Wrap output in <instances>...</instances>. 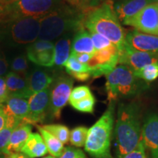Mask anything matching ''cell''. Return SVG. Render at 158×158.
<instances>
[{
  "instance_id": "cell-1",
  "label": "cell",
  "mask_w": 158,
  "mask_h": 158,
  "mask_svg": "<svg viewBox=\"0 0 158 158\" xmlns=\"http://www.w3.org/2000/svg\"><path fill=\"white\" fill-rule=\"evenodd\" d=\"M141 109L135 102L119 104L115 127L118 158L135 149L142 141Z\"/></svg>"
},
{
  "instance_id": "cell-2",
  "label": "cell",
  "mask_w": 158,
  "mask_h": 158,
  "mask_svg": "<svg viewBox=\"0 0 158 158\" xmlns=\"http://www.w3.org/2000/svg\"><path fill=\"white\" fill-rule=\"evenodd\" d=\"M86 13L78 7L65 4L41 18L38 39L51 41L68 33L76 32L84 27Z\"/></svg>"
},
{
  "instance_id": "cell-3",
  "label": "cell",
  "mask_w": 158,
  "mask_h": 158,
  "mask_svg": "<svg viewBox=\"0 0 158 158\" xmlns=\"http://www.w3.org/2000/svg\"><path fill=\"white\" fill-rule=\"evenodd\" d=\"M84 26L90 32L98 33L109 40L118 51L125 44L126 34L110 0L87 12Z\"/></svg>"
},
{
  "instance_id": "cell-4",
  "label": "cell",
  "mask_w": 158,
  "mask_h": 158,
  "mask_svg": "<svg viewBox=\"0 0 158 158\" xmlns=\"http://www.w3.org/2000/svg\"><path fill=\"white\" fill-rule=\"evenodd\" d=\"M115 102H109L107 110L89 129L84 148L93 158H112L110 141L114 122Z\"/></svg>"
},
{
  "instance_id": "cell-5",
  "label": "cell",
  "mask_w": 158,
  "mask_h": 158,
  "mask_svg": "<svg viewBox=\"0 0 158 158\" xmlns=\"http://www.w3.org/2000/svg\"><path fill=\"white\" fill-rule=\"evenodd\" d=\"M64 0H13L0 2V24L23 18H43L65 5Z\"/></svg>"
},
{
  "instance_id": "cell-6",
  "label": "cell",
  "mask_w": 158,
  "mask_h": 158,
  "mask_svg": "<svg viewBox=\"0 0 158 158\" xmlns=\"http://www.w3.org/2000/svg\"><path fill=\"white\" fill-rule=\"evenodd\" d=\"M106 89L109 102L118 98L137 95L147 87V84L135 76L131 69L120 64L106 75Z\"/></svg>"
},
{
  "instance_id": "cell-7",
  "label": "cell",
  "mask_w": 158,
  "mask_h": 158,
  "mask_svg": "<svg viewBox=\"0 0 158 158\" xmlns=\"http://www.w3.org/2000/svg\"><path fill=\"white\" fill-rule=\"evenodd\" d=\"M40 18H23L2 23L8 39L16 44L33 43L38 38L40 29Z\"/></svg>"
},
{
  "instance_id": "cell-8",
  "label": "cell",
  "mask_w": 158,
  "mask_h": 158,
  "mask_svg": "<svg viewBox=\"0 0 158 158\" xmlns=\"http://www.w3.org/2000/svg\"><path fill=\"white\" fill-rule=\"evenodd\" d=\"M73 86V79L66 75L55 76L49 86L50 103L49 113L51 117L59 118L62 108L68 104Z\"/></svg>"
},
{
  "instance_id": "cell-9",
  "label": "cell",
  "mask_w": 158,
  "mask_h": 158,
  "mask_svg": "<svg viewBox=\"0 0 158 158\" xmlns=\"http://www.w3.org/2000/svg\"><path fill=\"white\" fill-rule=\"evenodd\" d=\"M122 23L141 32L158 36V3L149 4Z\"/></svg>"
},
{
  "instance_id": "cell-10",
  "label": "cell",
  "mask_w": 158,
  "mask_h": 158,
  "mask_svg": "<svg viewBox=\"0 0 158 158\" xmlns=\"http://www.w3.org/2000/svg\"><path fill=\"white\" fill-rule=\"evenodd\" d=\"M118 63V51L115 45L98 51L87 63L91 76L98 78L111 72Z\"/></svg>"
},
{
  "instance_id": "cell-11",
  "label": "cell",
  "mask_w": 158,
  "mask_h": 158,
  "mask_svg": "<svg viewBox=\"0 0 158 158\" xmlns=\"http://www.w3.org/2000/svg\"><path fill=\"white\" fill-rule=\"evenodd\" d=\"M152 63H158V54L134 50L126 43L118 51V64L125 65L133 72Z\"/></svg>"
},
{
  "instance_id": "cell-12",
  "label": "cell",
  "mask_w": 158,
  "mask_h": 158,
  "mask_svg": "<svg viewBox=\"0 0 158 158\" xmlns=\"http://www.w3.org/2000/svg\"><path fill=\"white\" fill-rule=\"evenodd\" d=\"M54 46L51 41L37 40L27 48V56L39 66L52 67L54 64Z\"/></svg>"
},
{
  "instance_id": "cell-13",
  "label": "cell",
  "mask_w": 158,
  "mask_h": 158,
  "mask_svg": "<svg viewBox=\"0 0 158 158\" xmlns=\"http://www.w3.org/2000/svg\"><path fill=\"white\" fill-rule=\"evenodd\" d=\"M29 116L27 123L37 124L44 122L49 111L50 103V89L47 88L43 91L32 94L29 98Z\"/></svg>"
},
{
  "instance_id": "cell-14",
  "label": "cell",
  "mask_w": 158,
  "mask_h": 158,
  "mask_svg": "<svg viewBox=\"0 0 158 158\" xmlns=\"http://www.w3.org/2000/svg\"><path fill=\"white\" fill-rule=\"evenodd\" d=\"M125 43L134 50L158 54V36L156 35L130 31L125 35Z\"/></svg>"
},
{
  "instance_id": "cell-15",
  "label": "cell",
  "mask_w": 158,
  "mask_h": 158,
  "mask_svg": "<svg viewBox=\"0 0 158 158\" xmlns=\"http://www.w3.org/2000/svg\"><path fill=\"white\" fill-rule=\"evenodd\" d=\"M142 140L152 158H158V116L150 114L145 118L142 127Z\"/></svg>"
},
{
  "instance_id": "cell-16",
  "label": "cell",
  "mask_w": 158,
  "mask_h": 158,
  "mask_svg": "<svg viewBox=\"0 0 158 158\" xmlns=\"http://www.w3.org/2000/svg\"><path fill=\"white\" fill-rule=\"evenodd\" d=\"M3 107L6 115L15 118L21 123H27L29 108L27 99L17 96H9L3 104Z\"/></svg>"
},
{
  "instance_id": "cell-17",
  "label": "cell",
  "mask_w": 158,
  "mask_h": 158,
  "mask_svg": "<svg viewBox=\"0 0 158 158\" xmlns=\"http://www.w3.org/2000/svg\"><path fill=\"white\" fill-rule=\"evenodd\" d=\"M151 3L153 2L150 0H124L114 4L113 7L118 19L123 23L126 19L133 17Z\"/></svg>"
},
{
  "instance_id": "cell-18",
  "label": "cell",
  "mask_w": 158,
  "mask_h": 158,
  "mask_svg": "<svg viewBox=\"0 0 158 158\" xmlns=\"http://www.w3.org/2000/svg\"><path fill=\"white\" fill-rule=\"evenodd\" d=\"M31 133V124L24 123V122L19 124L11 134L9 143L7 147V151H6V155L21 152V149Z\"/></svg>"
},
{
  "instance_id": "cell-19",
  "label": "cell",
  "mask_w": 158,
  "mask_h": 158,
  "mask_svg": "<svg viewBox=\"0 0 158 158\" xmlns=\"http://www.w3.org/2000/svg\"><path fill=\"white\" fill-rule=\"evenodd\" d=\"M5 82L9 96H17L25 99H29L31 96L25 77L10 72L6 76Z\"/></svg>"
},
{
  "instance_id": "cell-20",
  "label": "cell",
  "mask_w": 158,
  "mask_h": 158,
  "mask_svg": "<svg viewBox=\"0 0 158 158\" xmlns=\"http://www.w3.org/2000/svg\"><path fill=\"white\" fill-rule=\"evenodd\" d=\"M54 78L46 71L40 69H36L30 74H27L26 79L31 95L48 88L54 81Z\"/></svg>"
},
{
  "instance_id": "cell-21",
  "label": "cell",
  "mask_w": 158,
  "mask_h": 158,
  "mask_svg": "<svg viewBox=\"0 0 158 158\" xmlns=\"http://www.w3.org/2000/svg\"><path fill=\"white\" fill-rule=\"evenodd\" d=\"M95 52L89 31L84 27L76 31L72 42V53L94 54Z\"/></svg>"
},
{
  "instance_id": "cell-22",
  "label": "cell",
  "mask_w": 158,
  "mask_h": 158,
  "mask_svg": "<svg viewBox=\"0 0 158 158\" xmlns=\"http://www.w3.org/2000/svg\"><path fill=\"white\" fill-rule=\"evenodd\" d=\"M21 152L29 158L43 157L48 152L42 136L39 133H31L23 146Z\"/></svg>"
},
{
  "instance_id": "cell-23",
  "label": "cell",
  "mask_w": 158,
  "mask_h": 158,
  "mask_svg": "<svg viewBox=\"0 0 158 158\" xmlns=\"http://www.w3.org/2000/svg\"><path fill=\"white\" fill-rule=\"evenodd\" d=\"M71 33L62 36L56 43L54 46V64L56 67L64 66L70 57L71 43Z\"/></svg>"
},
{
  "instance_id": "cell-24",
  "label": "cell",
  "mask_w": 158,
  "mask_h": 158,
  "mask_svg": "<svg viewBox=\"0 0 158 158\" xmlns=\"http://www.w3.org/2000/svg\"><path fill=\"white\" fill-rule=\"evenodd\" d=\"M37 127L41 134L45 145H46L48 152L53 157H60L64 150V144L59 141L58 138H56L54 135H53L52 134L45 130L44 128H43L42 126L37 125Z\"/></svg>"
},
{
  "instance_id": "cell-25",
  "label": "cell",
  "mask_w": 158,
  "mask_h": 158,
  "mask_svg": "<svg viewBox=\"0 0 158 158\" xmlns=\"http://www.w3.org/2000/svg\"><path fill=\"white\" fill-rule=\"evenodd\" d=\"M7 120L5 127L0 131V155L3 154L6 155V151L8 145L11 134L15 127L21 122L18 121L12 116H7Z\"/></svg>"
},
{
  "instance_id": "cell-26",
  "label": "cell",
  "mask_w": 158,
  "mask_h": 158,
  "mask_svg": "<svg viewBox=\"0 0 158 158\" xmlns=\"http://www.w3.org/2000/svg\"><path fill=\"white\" fill-rule=\"evenodd\" d=\"M42 127L58 138L63 144L67 143L70 140V132L68 127L65 125L59 124H46L42 126Z\"/></svg>"
},
{
  "instance_id": "cell-27",
  "label": "cell",
  "mask_w": 158,
  "mask_h": 158,
  "mask_svg": "<svg viewBox=\"0 0 158 158\" xmlns=\"http://www.w3.org/2000/svg\"><path fill=\"white\" fill-rule=\"evenodd\" d=\"M134 74L146 82L153 81L158 78V63L146 65L143 68L134 72Z\"/></svg>"
},
{
  "instance_id": "cell-28",
  "label": "cell",
  "mask_w": 158,
  "mask_h": 158,
  "mask_svg": "<svg viewBox=\"0 0 158 158\" xmlns=\"http://www.w3.org/2000/svg\"><path fill=\"white\" fill-rule=\"evenodd\" d=\"M88 128L84 126L75 127L70 133V141L76 147H84L88 135Z\"/></svg>"
},
{
  "instance_id": "cell-29",
  "label": "cell",
  "mask_w": 158,
  "mask_h": 158,
  "mask_svg": "<svg viewBox=\"0 0 158 158\" xmlns=\"http://www.w3.org/2000/svg\"><path fill=\"white\" fill-rule=\"evenodd\" d=\"M64 66L65 67V69H66L67 73L68 74L89 72V69L87 64L79 62L72 54H71Z\"/></svg>"
},
{
  "instance_id": "cell-30",
  "label": "cell",
  "mask_w": 158,
  "mask_h": 158,
  "mask_svg": "<svg viewBox=\"0 0 158 158\" xmlns=\"http://www.w3.org/2000/svg\"><path fill=\"white\" fill-rule=\"evenodd\" d=\"M73 108L83 113L92 114L94 112V105H95V99L94 95L83 99L79 101L70 103Z\"/></svg>"
},
{
  "instance_id": "cell-31",
  "label": "cell",
  "mask_w": 158,
  "mask_h": 158,
  "mask_svg": "<svg viewBox=\"0 0 158 158\" xmlns=\"http://www.w3.org/2000/svg\"><path fill=\"white\" fill-rule=\"evenodd\" d=\"M12 70L23 77H27L28 70V62L24 55L16 56L11 62Z\"/></svg>"
},
{
  "instance_id": "cell-32",
  "label": "cell",
  "mask_w": 158,
  "mask_h": 158,
  "mask_svg": "<svg viewBox=\"0 0 158 158\" xmlns=\"http://www.w3.org/2000/svg\"><path fill=\"white\" fill-rule=\"evenodd\" d=\"M92 92L90 89L87 86H79L74 88L71 92L70 98H69V102L73 103V102L79 101L83 99H85L89 97L92 96Z\"/></svg>"
},
{
  "instance_id": "cell-33",
  "label": "cell",
  "mask_w": 158,
  "mask_h": 158,
  "mask_svg": "<svg viewBox=\"0 0 158 158\" xmlns=\"http://www.w3.org/2000/svg\"><path fill=\"white\" fill-rule=\"evenodd\" d=\"M90 34L91 37H92V42H93V45L94 49H95V51L109 48V47L112 46V45H114L109 40H108L106 37H105L101 35L98 34V33L95 32H90Z\"/></svg>"
},
{
  "instance_id": "cell-34",
  "label": "cell",
  "mask_w": 158,
  "mask_h": 158,
  "mask_svg": "<svg viewBox=\"0 0 158 158\" xmlns=\"http://www.w3.org/2000/svg\"><path fill=\"white\" fill-rule=\"evenodd\" d=\"M59 158H86V157L81 149L68 147L64 148L62 155Z\"/></svg>"
},
{
  "instance_id": "cell-35",
  "label": "cell",
  "mask_w": 158,
  "mask_h": 158,
  "mask_svg": "<svg viewBox=\"0 0 158 158\" xmlns=\"http://www.w3.org/2000/svg\"><path fill=\"white\" fill-rule=\"evenodd\" d=\"M107 1L108 0H82L80 6H79V8L87 13L91 10L101 5L102 4Z\"/></svg>"
},
{
  "instance_id": "cell-36",
  "label": "cell",
  "mask_w": 158,
  "mask_h": 158,
  "mask_svg": "<svg viewBox=\"0 0 158 158\" xmlns=\"http://www.w3.org/2000/svg\"><path fill=\"white\" fill-rule=\"evenodd\" d=\"M145 149L146 147L144 146L143 140H142L135 149H134L131 152L127 154L121 158H147L146 156Z\"/></svg>"
},
{
  "instance_id": "cell-37",
  "label": "cell",
  "mask_w": 158,
  "mask_h": 158,
  "mask_svg": "<svg viewBox=\"0 0 158 158\" xmlns=\"http://www.w3.org/2000/svg\"><path fill=\"white\" fill-rule=\"evenodd\" d=\"M9 97L5 78L0 76V105H3Z\"/></svg>"
},
{
  "instance_id": "cell-38",
  "label": "cell",
  "mask_w": 158,
  "mask_h": 158,
  "mask_svg": "<svg viewBox=\"0 0 158 158\" xmlns=\"http://www.w3.org/2000/svg\"><path fill=\"white\" fill-rule=\"evenodd\" d=\"M72 54L76 57V59L79 62L85 64H87V63L89 62L91 59L92 58V56H93V54H75V53H72Z\"/></svg>"
},
{
  "instance_id": "cell-39",
  "label": "cell",
  "mask_w": 158,
  "mask_h": 158,
  "mask_svg": "<svg viewBox=\"0 0 158 158\" xmlns=\"http://www.w3.org/2000/svg\"><path fill=\"white\" fill-rule=\"evenodd\" d=\"M8 68V63L6 60L5 57L0 51V76H3L7 72Z\"/></svg>"
},
{
  "instance_id": "cell-40",
  "label": "cell",
  "mask_w": 158,
  "mask_h": 158,
  "mask_svg": "<svg viewBox=\"0 0 158 158\" xmlns=\"http://www.w3.org/2000/svg\"><path fill=\"white\" fill-rule=\"evenodd\" d=\"M73 78L80 81H86L91 77L89 72L88 73H70L69 74Z\"/></svg>"
},
{
  "instance_id": "cell-41",
  "label": "cell",
  "mask_w": 158,
  "mask_h": 158,
  "mask_svg": "<svg viewBox=\"0 0 158 158\" xmlns=\"http://www.w3.org/2000/svg\"><path fill=\"white\" fill-rule=\"evenodd\" d=\"M7 116L4 110L3 105H0V131L5 127L7 124Z\"/></svg>"
},
{
  "instance_id": "cell-42",
  "label": "cell",
  "mask_w": 158,
  "mask_h": 158,
  "mask_svg": "<svg viewBox=\"0 0 158 158\" xmlns=\"http://www.w3.org/2000/svg\"><path fill=\"white\" fill-rule=\"evenodd\" d=\"M6 158H29L28 156H27L22 152H17L13 153L11 155L5 156Z\"/></svg>"
},
{
  "instance_id": "cell-43",
  "label": "cell",
  "mask_w": 158,
  "mask_h": 158,
  "mask_svg": "<svg viewBox=\"0 0 158 158\" xmlns=\"http://www.w3.org/2000/svg\"><path fill=\"white\" fill-rule=\"evenodd\" d=\"M64 1L68 2L70 5L75 6V7H77L79 8V6H80L82 0H64Z\"/></svg>"
},
{
  "instance_id": "cell-44",
  "label": "cell",
  "mask_w": 158,
  "mask_h": 158,
  "mask_svg": "<svg viewBox=\"0 0 158 158\" xmlns=\"http://www.w3.org/2000/svg\"><path fill=\"white\" fill-rule=\"evenodd\" d=\"M110 1L112 2V3L114 4H116V3H118V2H121L122 1H124V0H110Z\"/></svg>"
},
{
  "instance_id": "cell-45",
  "label": "cell",
  "mask_w": 158,
  "mask_h": 158,
  "mask_svg": "<svg viewBox=\"0 0 158 158\" xmlns=\"http://www.w3.org/2000/svg\"><path fill=\"white\" fill-rule=\"evenodd\" d=\"M13 1V0H0V2L1 3H7Z\"/></svg>"
},
{
  "instance_id": "cell-46",
  "label": "cell",
  "mask_w": 158,
  "mask_h": 158,
  "mask_svg": "<svg viewBox=\"0 0 158 158\" xmlns=\"http://www.w3.org/2000/svg\"><path fill=\"white\" fill-rule=\"evenodd\" d=\"M153 3H158V0H150Z\"/></svg>"
},
{
  "instance_id": "cell-47",
  "label": "cell",
  "mask_w": 158,
  "mask_h": 158,
  "mask_svg": "<svg viewBox=\"0 0 158 158\" xmlns=\"http://www.w3.org/2000/svg\"><path fill=\"white\" fill-rule=\"evenodd\" d=\"M43 158H56L55 157H53V156H47V157H45Z\"/></svg>"
},
{
  "instance_id": "cell-48",
  "label": "cell",
  "mask_w": 158,
  "mask_h": 158,
  "mask_svg": "<svg viewBox=\"0 0 158 158\" xmlns=\"http://www.w3.org/2000/svg\"><path fill=\"white\" fill-rule=\"evenodd\" d=\"M0 158H6V157H3V156H0Z\"/></svg>"
}]
</instances>
